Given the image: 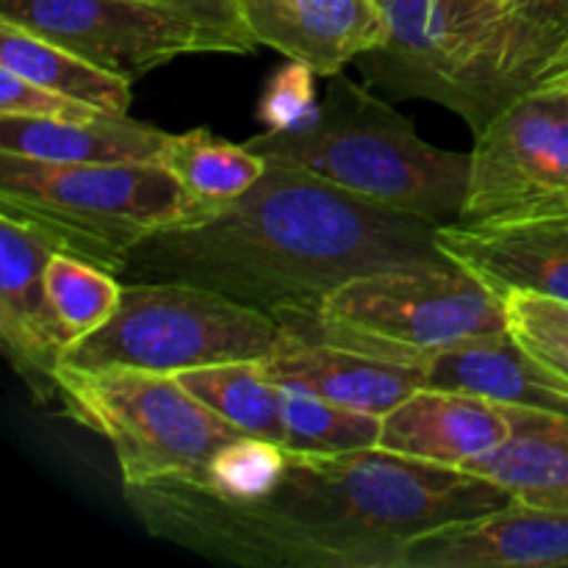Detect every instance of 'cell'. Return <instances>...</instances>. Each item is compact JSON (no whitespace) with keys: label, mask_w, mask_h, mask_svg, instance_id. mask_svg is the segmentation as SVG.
Segmentation results:
<instances>
[{"label":"cell","mask_w":568,"mask_h":568,"mask_svg":"<svg viewBox=\"0 0 568 568\" xmlns=\"http://www.w3.org/2000/svg\"><path fill=\"white\" fill-rule=\"evenodd\" d=\"M122 494L150 536L264 568H399L403 549L422 532L510 503L486 477L381 447L342 455L288 449L277 486L250 503L220 497L194 477Z\"/></svg>","instance_id":"1"},{"label":"cell","mask_w":568,"mask_h":568,"mask_svg":"<svg viewBox=\"0 0 568 568\" xmlns=\"http://www.w3.org/2000/svg\"><path fill=\"white\" fill-rule=\"evenodd\" d=\"M436 231V222L270 161L261 181L214 216L131 250L120 277L194 283L277 322L305 320L349 277L447 264Z\"/></svg>","instance_id":"2"},{"label":"cell","mask_w":568,"mask_h":568,"mask_svg":"<svg viewBox=\"0 0 568 568\" xmlns=\"http://www.w3.org/2000/svg\"><path fill=\"white\" fill-rule=\"evenodd\" d=\"M244 144L266 161L436 225L458 222L469 189L471 153L425 142L410 120L342 72L331 78L308 128L264 131Z\"/></svg>","instance_id":"3"},{"label":"cell","mask_w":568,"mask_h":568,"mask_svg":"<svg viewBox=\"0 0 568 568\" xmlns=\"http://www.w3.org/2000/svg\"><path fill=\"white\" fill-rule=\"evenodd\" d=\"M0 211L114 275L148 239L216 214L161 164H55L14 153H0Z\"/></svg>","instance_id":"4"},{"label":"cell","mask_w":568,"mask_h":568,"mask_svg":"<svg viewBox=\"0 0 568 568\" xmlns=\"http://www.w3.org/2000/svg\"><path fill=\"white\" fill-rule=\"evenodd\" d=\"M286 327L272 314L181 281H128L116 314L64 349L70 369L181 375L231 361H264Z\"/></svg>","instance_id":"5"},{"label":"cell","mask_w":568,"mask_h":568,"mask_svg":"<svg viewBox=\"0 0 568 568\" xmlns=\"http://www.w3.org/2000/svg\"><path fill=\"white\" fill-rule=\"evenodd\" d=\"M281 325L300 336L394 358L503 333L508 314L497 292L447 261L349 277L314 316Z\"/></svg>","instance_id":"6"},{"label":"cell","mask_w":568,"mask_h":568,"mask_svg":"<svg viewBox=\"0 0 568 568\" xmlns=\"http://www.w3.org/2000/svg\"><path fill=\"white\" fill-rule=\"evenodd\" d=\"M55 399L111 444L122 488L200 477L222 444L242 436L172 375L61 366Z\"/></svg>","instance_id":"7"},{"label":"cell","mask_w":568,"mask_h":568,"mask_svg":"<svg viewBox=\"0 0 568 568\" xmlns=\"http://www.w3.org/2000/svg\"><path fill=\"white\" fill-rule=\"evenodd\" d=\"M568 214V72L510 100L475 133L458 222Z\"/></svg>","instance_id":"8"},{"label":"cell","mask_w":568,"mask_h":568,"mask_svg":"<svg viewBox=\"0 0 568 568\" xmlns=\"http://www.w3.org/2000/svg\"><path fill=\"white\" fill-rule=\"evenodd\" d=\"M0 20L131 81L178 55H242L239 44L214 26L153 0H0Z\"/></svg>","instance_id":"9"},{"label":"cell","mask_w":568,"mask_h":568,"mask_svg":"<svg viewBox=\"0 0 568 568\" xmlns=\"http://www.w3.org/2000/svg\"><path fill=\"white\" fill-rule=\"evenodd\" d=\"M386 39L355 59L369 87L419 98L466 120L471 72L505 6L488 0H377Z\"/></svg>","instance_id":"10"},{"label":"cell","mask_w":568,"mask_h":568,"mask_svg":"<svg viewBox=\"0 0 568 568\" xmlns=\"http://www.w3.org/2000/svg\"><path fill=\"white\" fill-rule=\"evenodd\" d=\"M59 242L33 222L0 211V342L39 399H55V375L70 347L44 286Z\"/></svg>","instance_id":"11"},{"label":"cell","mask_w":568,"mask_h":568,"mask_svg":"<svg viewBox=\"0 0 568 568\" xmlns=\"http://www.w3.org/2000/svg\"><path fill=\"white\" fill-rule=\"evenodd\" d=\"M568 566V510L510 503L408 541L399 568H560Z\"/></svg>","instance_id":"12"},{"label":"cell","mask_w":568,"mask_h":568,"mask_svg":"<svg viewBox=\"0 0 568 568\" xmlns=\"http://www.w3.org/2000/svg\"><path fill=\"white\" fill-rule=\"evenodd\" d=\"M436 244L499 297L527 292L568 305V214L486 225L447 222L438 225Z\"/></svg>","instance_id":"13"},{"label":"cell","mask_w":568,"mask_h":568,"mask_svg":"<svg viewBox=\"0 0 568 568\" xmlns=\"http://www.w3.org/2000/svg\"><path fill=\"white\" fill-rule=\"evenodd\" d=\"M514 405L449 388H419L383 414L377 447L464 471L514 436Z\"/></svg>","instance_id":"14"},{"label":"cell","mask_w":568,"mask_h":568,"mask_svg":"<svg viewBox=\"0 0 568 568\" xmlns=\"http://www.w3.org/2000/svg\"><path fill=\"white\" fill-rule=\"evenodd\" d=\"M255 44L333 78L386 39L377 0H239Z\"/></svg>","instance_id":"15"},{"label":"cell","mask_w":568,"mask_h":568,"mask_svg":"<svg viewBox=\"0 0 568 568\" xmlns=\"http://www.w3.org/2000/svg\"><path fill=\"white\" fill-rule=\"evenodd\" d=\"M392 361L419 369L427 388L475 394L514 408L568 414V381L547 369L510 327L427 353L394 355Z\"/></svg>","instance_id":"16"},{"label":"cell","mask_w":568,"mask_h":568,"mask_svg":"<svg viewBox=\"0 0 568 568\" xmlns=\"http://www.w3.org/2000/svg\"><path fill=\"white\" fill-rule=\"evenodd\" d=\"M277 386H294L344 408L383 416L425 388L419 369L403 361L286 331L281 347L261 361Z\"/></svg>","instance_id":"17"},{"label":"cell","mask_w":568,"mask_h":568,"mask_svg":"<svg viewBox=\"0 0 568 568\" xmlns=\"http://www.w3.org/2000/svg\"><path fill=\"white\" fill-rule=\"evenodd\" d=\"M568 42V0H514L494 26L471 75L466 122L480 133L499 109L544 81Z\"/></svg>","instance_id":"18"},{"label":"cell","mask_w":568,"mask_h":568,"mask_svg":"<svg viewBox=\"0 0 568 568\" xmlns=\"http://www.w3.org/2000/svg\"><path fill=\"white\" fill-rule=\"evenodd\" d=\"M170 133L128 114L87 120L0 116V153L55 164H161Z\"/></svg>","instance_id":"19"},{"label":"cell","mask_w":568,"mask_h":568,"mask_svg":"<svg viewBox=\"0 0 568 568\" xmlns=\"http://www.w3.org/2000/svg\"><path fill=\"white\" fill-rule=\"evenodd\" d=\"M514 436L464 471L538 508L568 510V414L514 408Z\"/></svg>","instance_id":"20"},{"label":"cell","mask_w":568,"mask_h":568,"mask_svg":"<svg viewBox=\"0 0 568 568\" xmlns=\"http://www.w3.org/2000/svg\"><path fill=\"white\" fill-rule=\"evenodd\" d=\"M0 67L111 114H128L133 103L131 78L103 70L83 55L6 20H0Z\"/></svg>","instance_id":"21"},{"label":"cell","mask_w":568,"mask_h":568,"mask_svg":"<svg viewBox=\"0 0 568 568\" xmlns=\"http://www.w3.org/2000/svg\"><path fill=\"white\" fill-rule=\"evenodd\" d=\"M161 166H166L197 203L220 211L253 189L270 161L247 144H233L197 128L189 133H170Z\"/></svg>","instance_id":"22"},{"label":"cell","mask_w":568,"mask_h":568,"mask_svg":"<svg viewBox=\"0 0 568 568\" xmlns=\"http://www.w3.org/2000/svg\"><path fill=\"white\" fill-rule=\"evenodd\" d=\"M186 392L209 405L216 416L250 436L270 438L286 447L281 414V386L264 372L261 361L200 366L175 375Z\"/></svg>","instance_id":"23"},{"label":"cell","mask_w":568,"mask_h":568,"mask_svg":"<svg viewBox=\"0 0 568 568\" xmlns=\"http://www.w3.org/2000/svg\"><path fill=\"white\" fill-rule=\"evenodd\" d=\"M286 449L311 455H342L377 447L383 416L344 408L294 386H281Z\"/></svg>","instance_id":"24"},{"label":"cell","mask_w":568,"mask_h":568,"mask_svg":"<svg viewBox=\"0 0 568 568\" xmlns=\"http://www.w3.org/2000/svg\"><path fill=\"white\" fill-rule=\"evenodd\" d=\"M44 286L70 344L100 331L116 314L122 300L120 275L64 250L50 255Z\"/></svg>","instance_id":"25"},{"label":"cell","mask_w":568,"mask_h":568,"mask_svg":"<svg viewBox=\"0 0 568 568\" xmlns=\"http://www.w3.org/2000/svg\"><path fill=\"white\" fill-rule=\"evenodd\" d=\"M286 447L270 442V438L242 433V436L222 444L211 455L203 475L194 477V480L209 486L220 497L250 503V499L264 497L277 486V480L286 471Z\"/></svg>","instance_id":"26"},{"label":"cell","mask_w":568,"mask_h":568,"mask_svg":"<svg viewBox=\"0 0 568 568\" xmlns=\"http://www.w3.org/2000/svg\"><path fill=\"white\" fill-rule=\"evenodd\" d=\"M316 72L308 64L288 59L275 75L266 81L258 100V120L266 131H300L308 128L320 114L316 103Z\"/></svg>","instance_id":"27"},{"label":"cell","mask_w":568,"mask_h":568,"mask_svg":"<svg viewBox=\"0 0 568 568\" xmlns=\"http://www.w3.org/2000/svg\"><path fill=\"white\" fill-rule=\"evenodd\" d=\"M100 109L39 87L28 78L0 67V116H33V120H87ZM111 114V111H109Z\"/></svg>","instance_id":"28"},{"label":"cell","mask_w":568,"mask_h":568,"mask_svg":"<svg viewBox=\"0 0 568 568\" xmlns=\"http://www.w3.org/2000/svg\"><path fill=\"white\" fill-rule=\"evenodd\" d=\"M153 3L186 11V14L209 22V26H214L216 31L231 37L233 42L239 44V50H242V55L253 53V50L258 48V44L253 42V37L247 33V28H244L242 11H239V0H153Z\"/></svg>","instance_id":"29"},{"label":"cell","mask_w":568,"mask_h":568,"mask_svg":"<svg viewBox=\"0 0 568 568\" xmlns=\"http://www.w3.org/2000/svg\"><path fill=\"white\" fill-rule=\"evenodd\" d=\"M514 333L538 361H541L547 369H552L555 375H560L568 381V336L560 333H544V331H527V333Z\"/></svg>","instance_id":"30"},{"label":"cell","mask_w":568,"mask_h":568,"mask_svg":"<svg viewBox=\"0 0 568 568\" xmlns=\"http://www.w3.org/2000/svg\"><path fill=\"white\" fill-rule=\"evenodd\" d=\"M564 72H568V42L564 44V50H560V53L555 55V61H552V64H549V70H547V75H544V81H547V78H555V75H564Z\"/></svg>","instance_id":"31"},{"label":"cell","mask_w":568,"mask_h":568,"mask_svg":"<svg viewBox=\"0 0 568 568\" xmlns=\"http://www.w3.org/2000/svg\"><path fill=\"white\" fill-rule=\"evenodd\" d=\"M488 3H497V6H510L514 0H488Z\"/></svg>","instance_id":"32"}]
</instances>
